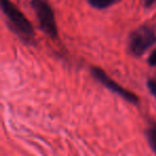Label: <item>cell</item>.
Instances as JSON below:
<instances>
[{"instance_id":"cell-8","label":"cell","mask_w":156,"mask_h":156,"mask_svg":"<svg viewBox=\"0 0 156 156\" xmlns=\"http://www.w3.org/2000/svg\"><path fill=\"white\" fill-rule=\"evenodd\" d=\"M147 63L151 66H156V49H154L153 52L150 55L149 59H147Z\"/></svg>"},{"instance_id":"cell-1","label":"cell","mask_w":156,"mask_h":156,"mask_svg":"<svg viewBox=\"0 0 156 156\" xmlns=\"http://www.w3.org/2000/svg\"><path fill=\"white\" fill-rule=\"evenodd\" d=\"M0 11L8 20L9 27L24 41L31 42L34 39V29L25 14L11 0H0Z\"/></svg>"},{"instance_id":"cell-3","label":"cell","mask_w":156,"mask_h":156,"mask_svg":"<svg viewBox=\"0 0 156 156\" xmlns=\"http://www.w3.org/2000/svg\"><path fill=\"white\" fill-rule=\"evenodd\" d=\"M156 42V33L151 27L142 26L132 32L128 39V51L135 57L143 55Z\"/></svg>"},{"instance_id":"cell-9","label":"cell","mask_w":156,"mask_h":156,"mask_svg":"<svg viewBox=\"0 0 156 156\" xmlns=\"http://www.w3.org/2000/svg\"><path fill=\"white\" fill-rule=\"evenodd\" d=\"M156 0H144V5L145 7H151L154 2H155Z\"/></svg>"},{"instance_id":"cell-6","label":"cell","mask_w":156,"mask_h":156,"mask_svg":"<svg viewBox=\"0 0 156 156\" xmlns=\"http://www.w3.org/2000/svg\"><path fill=\"white\" fill-rule=\"evenodd\" d=\"M89 3L92 5L93 8L98 10H103V9H106V8L110 7L111 5L117 1V0H88Z\"/></svg>"},{"instance_id":"cell-7","label":"cell","mask_w":156,"mask_h":156,"mask_svg":"<svg viewBox=\"0 0 156 156\" xmlns=\"http://www.w3.org/2000/svg\"><path fill=\"white\" fill-rule=\"evenodd\" d=\"M147 89L150 90V92H151L154 98H156V80L150 79V80H147Z\"/></svg>"},{"instance_id":"cell-2","label":"cell","mask_w":156,"mask_h":156,"mask_svg":"<svg viewBox=\"0 0 156 156\" xmlns=\"http://www.w3.org/2000/svg\"><path fill=\"white\" fill-rule=\"evenodd\" d=\"M31 7L39 20L40 28L48 37L56 39L58 37V27L55 13L49 3L46 0H31Z\"/></svg>"},{"instance_id":"cell-5","label":"cell","mask_w":156,"mask_h":156,"mask_svg":"<svg viewBox=\"0 0 156 156\" xmlns=\"http://www.w3.org/2000/svg\"><path fill=\"white\" fill-rule=\"evenodd\" d=\"M145 136H147V140L151 149L156 154V126H150L145 130Z\"/></svg>"},{"instance_id":"cell-4","label":"cell","mask_w":156,"mask_h":156,"mask_svg":"<svg viewBox=\"0 0 156 156\" xmlns=\"http://www.w3.org/2000/svg\"><path fill=\"white\" fill-rule=\"evenodd\" d=\"M91 74L96 80L100 83H102L105 88H107L108 90H110L111 92L118 94L119 96H121L122 98H124L125 101H127L130 104L137 105L139 103V98L134 93V92L129 91V90L123 88L121 85L115 81L108 74H106L102 69L100 67L93 66L91 69Z\"/></svg>"}]
</instances>
